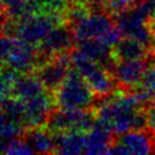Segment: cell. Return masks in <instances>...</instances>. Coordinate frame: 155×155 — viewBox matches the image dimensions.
I'll return each mask as SVG.
<instances>
[{"instance_id":"cell-15","label":"cell","mask_w":155,"mask_h":155,"mask_svg":"<svg viewBox=\"0 0 155 155\" xmlns=\"http://www.w3.org/2000/svg\"><path fill=\"white\" fill-rule=\"evenodd\" d=\"M54 134V153L58 154H80L85 153L86 145V132L71 131L61 132Z\"/></svg>"},{"instance_id":"cell-20","label":"cell","mask_w":155,"mask_h":155,"mask_svg":"<svg viewBox=\"0 0 155 155\" xmlns=\"http://www.w3.org/2000/svg\"><path fill=\"white\" fill-rule=\"evenodd\" d=\"M133 5H134V2L132 0H109L104 7V11L115 18L116 16L125 12Z\"/></svg>"},{"instance_id":"cell-19","label":"cell","mask_w":155,"mask_h":155,"mask_svg":"<svg viewBox=\"0 0 155 155\" xmlns=\"http://www.w3.org/2000/svg\"><path fill=\"white\" fill-rule=\"evenodd\" d=\"M138 87H140L151 99H155V63L148 65L143 80Z\"/></svg>"},{"instance_id":"cell-17","label":"cell","mask_w":155,"mask_h":155,"mask_svg":"<svg viewBox=\"0 0 155 155\" xmlns=\"http://www.w3.org/2000/svg\"><path fill=\"white\" fill-rule=\"evenodd\" d=\"M27 128L13 120L6 119L4 116H1V138H2V147L6 145L7 143H10L11 140L23 137L25 133Z\"/></svg>"},{"instance_id":"cell-13","label":"cell","mask_w":155,"mask_h":155,"mask_svg":"<svg viewBox=\"0 0 155 155\" xmlns=\"http://www.w3.org/2000/svg\"><path fill=\"white\" fill-rule=\"evenodd\" d=\"M44 91H46V88L35 73H19L15 81L10 97H16L18 99L27 101L42 93Z\"/></svg>"},{"instance_id":"cell-1","label":"cell","mask_w":155,"mask_h":155,"mask_svg":"<svg viewBox=\"0 0 155 155\" xmlns=\"http://www.w3.org/2000/svg\"><path fill=\"white\" fill-rule=\"evenodd\" d=\"M45 59L39 45L27 42L17 36L2 35L1 39V61L18 73L34 71Z\"/></svg>"},{"instance_id":"cell-22","label":"cell","mask_w":155,"mask_h":155,"mask_svg":"<svg viewBox=\"0 0 155 155\" xmlns=\"http://www.w3.org/2000/svg\"><path fill=\"white\" fill-rule=\"evenodd\" d=\"M109 0H92V7H97L102 11H104L105 5L108 4Z\"/></svg>"},{"instance_id":"cell-10","label":"cell","mask_w":155,"mask_h":155,"mask_svg":"<svg viewBox=\"0 0 155 155\" xmlns=\"http://www.w3.org/2000/svg\"><path fill=\"white\" fill-rule=\"evenodd\" d=\"M75 41L76 40L71 27L68 23H63L53 28L50 31V34L41 41L39 47L44 57L47 58L71 52Z\"/></svg>"},{"instance_id":"cell-21","label":"cell","mask_w":155,"mask_h":155,"mask_svg":"<svg viewBox=\"0 0 155 155\" xmlns=\"http://www.w3.org/2000/svg\"><path fill=\"white\" fill-rule=\"evenodd\" d=\"M70 6H92V0H68Z\"/></svg>"},{"instance_id":"cell-8","label":"cell","mask_w":155,"mask_h":155,"mask_svg":"<svg viewBox=\"0 0 155 155\" xmlns=\"http://www.w3.org/2000/svg\"><path fill=\"white\" fill-rule=\"evenodd\" d=\"M113 18L105 11H91L86 17L70 25L76 41H82L87 39H103L111 28L116 24Z\"/></svg>"},{"instance_id":"cell-16","label":"cell","mask_w":155,"mask_h":155,"mask_svg":"<svg viewBox=\"0 0 155 155\" xmlns=\"http://www.w3.org/2000/svg\"><path fill=\"white\" fill-rule=\"evenodd\" d=\"M23 137L27 139V142L30 144V147L35 153H40V154L54 153L56 149L54 134L46 126L29 128L25 131Z\"/></svg>"},{"instance_id":"cell-23","label":"cell","mask_w":155,"mask_h":155,"mask_svg":"<svg viewBox=\"0 0 155 155\" xmlns=\"http://www.w3.org/2000/svg\"><path fill=\"white\" fill-rule=\"evenodd\" d=\"M150 50H151V54H153V57L155 58V36L153 38V41H151V45H150Z\"/></svg>"},{"instance_id":"cell-14","label":"cell","mask_w":155,"mask_h":155,"mask_svg":"<svg viewBox=\"0 0 155 155\" xmlns=\"http://www.w3.org/2000/svg\"><path fill=\"white\" fill-rule=\"evenodd\" d=\"M113 139L111 132L94 121L92 128L86 132L85 154H107L111 147Z\"/></svg>"},{"instance_id":"cell-5","label":"cell","mask_w":155,"mask_h":155,"mask_svg":"<svg viewBox=\"0 0 155 155\" xmlns=\"http://www.w3.org/2000/svg\"><path fill=\"white\" fill-rule=\"evenodd\" d=\"M155 153V132L147 127L119 133L114 137L107 154H149Z\"/></svg>"},{"instance_id":"cell-24","label":"cell","mask_w":155,"mask_h":155,"mask_svg":"<svg viewBox=\"0 0 155 155\" xmlns=\"http://www.w3.org/2000/svg\"><path fill=\"white\" fill-rule=\"evenodd\" d=\"M151 21H155V11H154V15H153V19Z\"/></svg>"},{"instance_id":"cell-12","label":"cell","mask_w":155,"mask_h":155,"mask_svg":"<svg viewBox=\"0 0 155 155\" xmlns=\"http://www.w3.org/2000/svg\"><path fill=\"white\" fill-rule=\"evenodd\" d=\"M76 48L91 59L101 63L109 70L115 63V59L113 57V46L108 45L102 39H87L78 41Z\"/></svg>"},{"instance_id":"cell-11","label":"cell","mask_w":155,"mask_h":155,"mask_svg":"<svg viewBox=\"0 0 155 155\" xmlns=\"http://www.w3.org/2000/svg\"><path fill=\"white\" fill-rule=\"evenodd\" d=\"M113 57L116 61H130V59H145L154 58L151 54L150 46L140 42L137 39L124 36L113 46Z\"/></svg>"},{"instance_id":"cell-2","label":"cell","mask_w":155,"mask_h":155,"mask_svg":"<svg viewBox=\"0 0 155 155\" xmlns=\"http://www.w3.org/2000/svg\"><path fill=\"white\" fill-rule=\"evenodd\" d=\"M57 108L87 109L94 107L97 96L76 69H70L63 82L53 92Z\"/></svg>"},{"instance_id":"cell-6","label":"cell","mask_w":155,"mask_h":155,"mask_svg":"<svg viewBox=\"0 0 155 155\" xmlns=\"http://www.w3.org/2000/svg\"><path fill=\"white\" fill-rule=\"evenodd\" d=\"M57 108L53 93L48 90L42 93L23 101V119L22 122L27 130L45 126L52 111Z\"/></svg>"},{"instance_id":"cell-7","label":"cell","mask_w":155,"mask_h":155,"mask_svg":"<svg viewBox=\"0 0 155 155\" xmlns=\"http://www.w3.org/2000/svg\"><path fill=\"white\" fill-rule=\"evenodd\" d=\"M70 64H71L70 52L62 53L45 58L44 62L40 63L33 73L38 75L45 88L53 93L59 87V85L63 82L69 70L71 69L69 68Z\"/></svg>"},{"instance_id":"cell-18","label":"cell","mask_w":155,"mask_h":155,"mask_svg":"<svg viewBox=\"0 0 155 155\" xmlns=\"http://www.w3.org/2000/svg\"><path fill=\"white\" fill-rule=\"evenodd\" d=\"M2 151L7 155H28L35 153L24 137H19L11 140L10 143L2 147Z\"/></svg>"},{"instance_id":"cell-4","label":"cell","mask_w":155,"mask_h":155,"mask_svg":"<svg viewBox=\"0 0 155 155\" xmlns=\"http://www.w3.org/2000/svg\"><path fill=\"white\" fill-rule=\"evenodd\" d=\"M96 116L93 110L87 109H62L53 110L45 125L52 133L80 131L87 132L94 125Z\"/></svg>"},{"instance_id":"cell-9","label":"cell","mask_w":155,"mask_h":155,"mask_svg":"<svg viewBox=\"0 0 155 155\" xmlns=\"http://www.w3.org/2000/svg\"><path fill=\"white\" fill-rule=\"evenodd\" d=\"M149 61L150 58L116 61L110 68L116 85L125 91H132L137 88L143 80Z\"/></svg>"},{"instance_id":"cell-3","label":"cell","mask_w":155,"mask_h":155,"mask_svg":"<svg viewBox=\"0 0 155 155\" xmlns=\"http://www.w3.org/2000/svg\"><path fill=\"white\" fill-rule=\"evenodd\" d=\"M70 57L73 68L81 74L98 98L107 97L115 91L116 81L108 68L91 59L78 48L70 52Z\"/></svg>"}]
</instances>
